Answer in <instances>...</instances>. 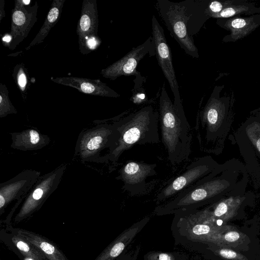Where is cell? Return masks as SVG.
<instances>
[{"mask_svg": "<svg viewBox=\"0 0 260 260\" xmlns=\"http://www.w3.org/2000/svg\"><path fill=\"white\" fill-rule=\"evenodd\" d=\"M159 120L161 141L172 165L187 160L191 153L192 135L183 106H175L169 96L164 85L159 101Z\"/></svg>", "mask_w": 260, "mask_h": 260, "instance_id": "obj_1", "label": "cell"}, {"mask_svg": "<svg viewBox=\"0 0 260 260\" xmlns=\"http://www.w3.org/2000/svg\"><path fill=\"white\" fill-rule=\"evenodd\" d=\"M158 120L159 112L151 106L115 120L119 139L115 149L102 156L101 163L111 162L115 165L121 155L133 146L158 143Z\"/></svg>", "mask_w": 260, "mask_h": 260, "instance_id": "obj_2", "label": "cell"}, {"mask_svg": "<svg viewBox=\"0 0 260 260\" xmlns=\"http://www.w3.org/2000/svg\"><path fill=\"white\" fill-rule=\"evenodd\" d=\"M218 166L212 172L189 187L183 190L166 204L157 206L155 212L163 215L197 209L207 204H213L232 188V181Z\"/></svg>", "mask_w": 260, "mask_h": 260, "instance_id": "obj_3", "label": "cell"}, {"mask_svg": "<svg viewBox=\"0 0 260 260\" xmlns=\"http://www.w3.org/2000/svg\"><path fill=\"white\" fill-rule=\"evenodd\" d=\"M224 86H215L205 107L200 112L196 127L200 147L209 151L210 145L219 136L225 112L232 103V99L220 96Z\"/></svg>", "mask_w": 260, "mask_h": 260, "instance_id": "obj_4", "label": "cell"}, {"mask_svg": "<svg viewBox=\"0 0 260 260\" xmlns=\"http://www.w3.org/2000/svg\"><path fill=\"white\" fill-rule=\"evenodd\" d=\"M119 137L114 121L101 123L80 133L75 147V155L83 162L101 163L102 152L107 148L108 153L112 152L116 147Z\"/></svg>", "mask_w": 260, "mask_h": 260, "instance_id": "obj_5", "label": "cell"}, {"mask_svg": "<svg viewBox=\"0 0 260 260\" xmlns=\"http://www.w3.org/2000/svg\"><path fill=\"white\" fill-rule=\"evenodd\" d=\"M157 9L172 36L184 52L193 58L199 54L193 38L188 33L184 8L182 2L175 3L169 0H158Z\"/></svg>", "mask_w": 260, "mask_h": 260, "instance_id": "obj_6", "label": "cell"}, {"mask_svg": "<svg viewBox=\"0 0 260 260\" xmlns=\"http://www.w3.org/2000/svg\"><path fill=\"white\" fill-rule=\"evenodd\" d=\"M66 169V165H61L39 178L24 198L13 219L14 223L17 224L28 218L42 207L58 187Z\"/></svg>", "mask_w": 260, "mask_h": 260, "instance_id": "obj_7", "label": "cell"}, {"mask_svg": "<svg viewBox=\"0 0 260 260\" xmlns=\"http://www.w3.org/2000/svg\"><path fill=\"white\" fill-rule=\"evenodd\" d=\"M219 165L210 156L196 159L181 174L172 179L156 196L158 203L170 200L212 172Z\"/></svg>", "mask_w": 260, "mask_h": 260, "instance_id": "obj_8", "label": "cell"}, {"mask_svg": "<svg viewBox=\"0 0 260 260\" xmlns=\"http://www.w3.org/2000/svg\"><path fill=\"white\" fill-rule=\"evenodd\" d=\"M99 15L96 0H84L77 26L79 47L83 54L98 48L102 40L98 35Z\"/></svg>", "mask_w": 260, "mask_h": 260, "instance_id": "obj_9", "label": "cell"}, {"mask_svg": "<svg viewBox=\"0 0 260 260\" xmlns=\"http://www.w3.org/2000/svg\"><path fill=\"white\" fill-rule=\"evenodd\" d=\"M152 38L155 45V55L164 75L173 93L174 104L182 106L179 86L173 64L172 53L162 26L154 15L152 18Z\"/></svg>", "mask_w": 260, "mask_h": 260, "instance_id": "obj_10", "label": "cell"}, {"mask_svg": "<svg viewBox=\"0 0 260 260\" xmlns=\"http://www.w3.org/2000/svg\"><path fill=\"white\" fill-rule=\"evenodd\" d=\"M148 53L150 56L155 55L152 37H149L143 44L133 48L121 58L103 69L101 74L103 77L113 81L121 76L134 75L140 78L141 74L137 71V67Z\"/></svg>", "mask_w": 260, "mask_h": 260, "instance_id": "obj_11", "label": "cell"}, {"mask_svg": "<svg viewBox=\"0 0 260 260\" xmlns=\"http://www.w3.org/2000/svg\"><path fill=\"white\" fill-rule=\"evenodd\" d=\"M30 1L15 0L14 8L12 11L11 26L10 35L12 38L9 47L14 50L25 39L38 20V4L35 2L30 6Z\"/></svg>", "mask_w": 260, "mask_h": 260, "instance_id": "obj_12", "label": "cell"}, {"mask_svg": "<svg viewBox=\"0 0 260 260\" xmlns=\"http://www.w3.org/2000/svg\"><path fill=\"white\" fill-rule=\"evenodd\" d=\"M41 172L26 169L10 180L0 183V215L12 202L23 199L39 178Z\"/></svg>", "mask_w": 260, "mask_h": 260, "instance_id": "obj_13", "label": "cell"}, {"mask_svg": "<svg viewBox=\"0 0 260 260\" xmlns=\"http://www.w3.org/2000/svg\"><path fill=\"white\" fill-rule=\"evenodd\" d=\"M156 165L130 161L119 171L116 179L123 183L122 188L131 196L143 194L146 191V179L155 175Z\"/></svg>", "mask_w": 260, "mask_h": 260, "instance_id": "obj_14", "label": "cell"}, {"mask_svg": "<svg viewBox=\"0 0 260 260\" xmlns=\"http://www.w3.org/2000/svg\"><path fill=\"white\" fill-rule=\"evenodd\" d=\"M216 24L230 32L222 42H234L250 34L260 26V13L248 16L217 19Z\"/></svg>", "mask_w": 260, "mask_h": 260, "instance_id": "obj_15", "label": "cell"}, {"mask_svg": "<svg viewBox=\"0 0 260 260\" xmlns=\"http://www.w3.org/2000/svg\"><path fill=\"white\" fill-rule=\"evenodd\" d=\"M51 80L57 84L70 86L85 94L103 97L119 98L120 94L99 79L82 77H51Z\"/></svg>", "mask_w": 260, "mask_h": 260, "instance_id": "obj_16", "label": "cell"}, {"mask_svg": "<svg viewBox=\"0 0 260 260\" xmlns=\"http://www.w3.org/2000/svg\"><path fill=\"white\" fill-rule=\"evenodd\" d=\"M150 218L146 217L122 232L94 260H115L132 242Z\"/></svg>", "mask_w": 260, "mask_h": 260, "instance_id": "obj_17", "label": "cell"}, {"mask_svg": "<svg viewBox=\"0 0 260 260\" xmlns=\"http://www.w3.org/2000/svg\"><path fill=\"white\" fill-rule=\"evenodd\" d=\"M0 240L21 260H47L40 250L22 237L2 228Z\"/></svg>", "mask_w": 260, "mask_h": 260, "instance_id": "obj_18", "label": "cell"}, {"mask_svg": "<svg viewBox=\"0 0 260 260\" xmlns=\"http://www.w3.org/2000/svg\"><path fill=\"white\" fill-rule=\"evenodd\" d=\"M5 229L25 239L37 247L47 260H69L55 244L41 235L14 228L11 224L6 225Z\"/></svg>", "mask_w": 260, "mask_h": 260, "instance_id": "obj_19", "label": "cell"}, {"mask_svg": "<svg viewBox=\"0 0 260 260\" xmlns=\"http://www.w3.org/2000/svg\"><path fill=\"white\" fill-rule=\"evenodd\" d=\"M10 134L12 139L11 148L21 151L41 149L48 145L50 142L48 136L32 128Z\"/></svg>", "mask_w": 260, "mask_h": 260, "instance_id": "obj_20", "label": "cell"}, {"mask_svg": "<svg viewBox=\"0 0 260 260\" xmlns=\"http://www.w3.org/2000/svg\"><path fill=\"white\" fill-rule=\"evenodd\" d=\"M209 2L208 0H186L182 2L185 13L187 29L191 37L197 34L205 22L210 18L207 13Z\"/></svg>", "mask_w": 260, "mask_h": 260, "instance_id": "obj_21", "label": "cell"}, {"mask_svg": "<svg viewBox=\"0 0 260 260\" xmlns=\"http://www.w3.org/2000/svg\"><path fill=\"white\" fill-rule=\"evenodd\" d=\"M240 197H231L221 199L208 208L209 219L212 222L227 220L236 213L242 201Z\"/></svg>", "mask_w": 260, "mask_h": 260, "instance_id": "obj_22", "label": "cell"}, {"mask_svg": "<svg viewBox=\"0 0 260 260\" xmlns=\"http://www.w3.org/2000/svg\"><path fill=\"white\" fill-rule=\"evenodd\" d=\"M66 0H54L47 14L44 22L34 39L25 48L29 50L35 45L43 42L51 29L58 21Z\"/></svg>", "mask_w": 260, "mask_h": 260, "instance_id": "obj_23", "label": "cell"}, {"mask_svg": "<svg viewBox=\"0 0 260 260\" xmlns=\"http://www.w3.org/2000/svg\"><path fill=\"white\" fill-rule=\"evenodd\" d=\"M260 13V7L246 0H228L226 7L219 13L211 18H227L233 17L248 16Z\"/></svg>", "mask_w": 260, "mask_h": 260, "instance_id": "obj_24", "label": "cell"}, {"mask_svg": "<svg viewBox=\"0 0 260 260\" xmlns=\"http://www.w3.org/2000/svg\"><path fill=\"white\" fill-rule=\"evenodd\" d=\"M17 111L11 103L9 91L6 86L0 84V117L3 118L9 114H16Z\"/></svg>", "mask_w": 260, "mask_h": 260, "instance_id": "obj_25", "label": "cell"}, {"mask_svg": "<svg viewBox=\"0 0 260 260\" xmlns=\"http://www.w3.org/2000/svg\"><path fill=\"white\" fill-rule=\"evenodd\" d=\"M14 78L22 94L25 92L28 84V73L27 69L24 66L18 64L14 69Z\"/></svg>", "mask_w": 260, "mask_h": 260, "instance_id": "obj_26", "label": "cell"}, {"mask_svg": "<svg viewBox=\"0 0 260 260\" xmlns=\"http://www.w3.org/2000/svg\"><path fill=\"white\" fill-rule=\"evenodd\" d=\"M144 257L145 260H176L173 254L161 252H149Z\"/></svg>", "mask_w": 260, "mask_h": 260, "instance_id": "obj_27", "label": "cell"}, {"mask_svg": "<svg viewBox=\"0 0 260 260\" xmlns=\"http://www.w3.org/2000/svg\"><path fill=\"white\" fill-rule=\"evenodd\" d=\"M140 246L134 250L123 252L115 260H137L140 250Z\"/></svg>", "mask_w": 260, "mask_h": 260, "instance_id": "obj_28", "label": "cell"}, {"mask_svg": "<svg viewBox=\"0 0 260 260\" xmlns=\"http://www.w3.org/2000/svg\"><path fill=\"white\" fill-rule=\"evenodd\" d=\"M219 253L226 259H234L238 256V254L235 251L228 249H222L219 250Z\"/></svg>", "mask_w": 260, "mask_h": 260, "instance_id": "obj_29", "label": "cell"}, {"mask_svg": "<svg viewBox=\"0 0 260 260\" xmlns=\"http://www.w3.org/2000/svg\"><path fill=\"white\" fill-rule=\"evenodd\" d=\"M240 237V234L236 231H231L226 233L223 236L224 239L229 242H233L238 240Z\"/></svg>", "mask_w": 260, "mask_h": 260, "instance_id": "obj_30", "label": "cell"}, {"mask_svg": "<svg viewBox=\"0 0 260 260\" xmlns=\"http://www.w3.org/2000/svg\"><path fill=\"white\" fill-rule=\"evenodd\" d=\"M2 40L3 45L9 48L12 42V38L10 34H7L4 35Z\"/></svg>", "mask_w": 260, "mask_h": 260, "instance_id": "obj_31", "label": "cell"}, {"mask_svg": "<svg viewBox=\"0 0 260 260\" xmlns=\"http://www.w3.org/2000/svg\"><path fill=\"white\" fill-rule=\"evenodd\" d=\"M5 1H0V21H1L4 17H5V11L4 10Z\"/></svg>", "mask_w": 260, "mask_h": 260, "instance_id": "obj_32", "label": "cell"}, {"mask_svg": "<svg viewBox=\"0 0 260 260\" xmlns=\"http://www.w3.org/2000/svg\"><path fill=\"white\" fill-rule=\"evenodd\" d=\"M256 144V147H257L258 150H259V151L260 152V138H259L257 139Z\"/></svg>", "mask_w": 260, "mask_h": 260, "instance_id": "obj_33", "label": "cell"}]
</instances>
